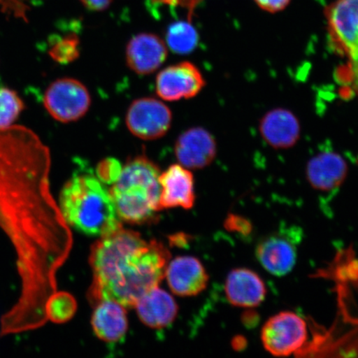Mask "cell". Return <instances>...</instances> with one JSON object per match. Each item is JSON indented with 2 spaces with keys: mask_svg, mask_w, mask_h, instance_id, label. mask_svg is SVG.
Masks as SVG:
<instances>
[{
  "mask_svg": "<svg viewBox=\"0 0 358 358\" xmlns=\"http://www.w3.org/2000/svg\"><path fill=\"white\" fill-rule=\"evenodd\" d=\"M51 154L32 129H0V228L16 252L20 285L38 288L69 257L71 235L49 183Z\"/></svg>",
  "mask_w": 358,
  "mask_h": 358,
  "instance_id": "obj_1",
  "label": "cell"
},
{
  "mask_svg": "<svg viewBox=\"0 0 358 358\" xmlns=\"http://www.w3.org/2000/svg\"><path fill=\"white\" fill-rule=\"evenodd\" d=\"M169 250L156 241L150 243L131 230L116 231L93 245L90 264L93 284L90 299L95 304L111 299L133 308L164 279Z\"/></svg>",
  "mask_w": 358,
  "mask_h": 358,
  "instance_id": "obj_2",
  "label": "cell"
},
{
  "mask_svg": "<svg viewBox=\"0 0 358 358\" xmlns=\"http://www.w3.org/2000/svg\"><path fill=\"white\" fill-rule=\"evenodd\" d=\"M59 209L67 225L85 235L103 237L122 228L110 190L92 174L79 173L66 182Z\"/></svg>",
  "mask_w": 358,
  "mask_h": 358,
  "instance_id": "obj_3",
  "label": "cell"
},
{
  "mask_svg": "<svg viewBox=\"0 0 358 358\" xmlns=\"http://www.w3.org/2000/svg\"><path fill=\"white\" fill-rule=\"evenodd\" d=\"M159 176L158 166L145 155L128 160L110 189L122 221L145 224L155 220L160 211Z\"/></svg>",
  "mask_w": 358,
  "mask_h": 358,
  "instance_id": "obj_4",
  "label": "cell"
},
{
  "mask_svg": "<svg viewBox=\"0 0 358 358\" xmlns=\"http://www.w3.org/2000/svg\"><path fill=\"white\" fill-rule=\"evenodd\" d=\"M325 13L332 47L348 58L358 79V0H336Z\"/></svg>",
  "mask_w": 358,
  "mask_h": 358,
  "instance_id": "obj_5",
  "label": "cell"
},
{
  "mask_svg": "<svg viewBox=\"0 0 358 358\" xmlns=\"http://www.w3.org/2000/svg\"><path fill=\"white\" fill-rule=\"evenodd\" d=\"M261 337L264 348L271 355L288 357L301 350L306 344L307 324L296 313L280 312L266 321Z\"/></svg>",
  "mask_w": 358,
  "mask_h": 358,
  "instance_id": "obj_6",
  "label": "cell"
},
{
  "mask_svg": "<svg viewBox=\"0 0 358 358\" xmlns=\"http://www.w3.org/2000/svg\"><path fill=\"white\" fill-rule=\"evenodd\" d=\"M92 98L88 90L79 80L61 78L49 85L43 96V105L48 114L57 122H77L87 114Z\"/></svg>",
  "mask_w": 358,
  "mask_h": 358,
  "instance_id": "obj_7",
  "label": "cell"
},
{
  "mask_svg": "<svg viewBox=\"0 0 358 358\" xmlns=\"http://www.w3.org/2000/svg\"><path fill=\"white\" fill-rule=\"evenodd\" d=\"M172 113L162 101L141 98L132 102L127 111V125L134 136L144 141L162 138L171 127Z\"/></svg>",
  "mask_w": 358,
  "mask_h": 358,
  "instance_id": "obj_8",
  "label": "cell"
},
{
  "mask_svg": "<svg viewBox=\"0 0 358 358\" xmlns=\"http://www.w3.org/2000/svg\"><path fill=\"white\" fill-rule=\"evenodd\" d=\"M205 87L201 71L189 62L161 71L156 78V92L161 99L176 101L194 97Z\"/></svg>",
  "mask_w": 358,
  "mask_h": 358,
  "instance_id": "obj_9",
  "label": "cell"
},
{
  "mask_svg": "<svg viewBox=\"0 0 358 358\" xmlns=\"http://www.w3.org/2000/svg\"><path fill=\"white\" fill-rule=\"evenodd\" d=\"M348 168L343 157L333 149H325L313 155L306 166V177L313 189L333 192L341 186Z\"/></svg>",
  "mask_w": 358,
  "mask_h": 358,
  "instance_id": "obj_10",
  "label": "cell"
},
{
  "mask_svg": "<svg viewBox=\"0 0 358 358\" xmlns=\"http://www.w3.org/2000/svg\"><path fill=\"white\" fill-rule=\"evenodd\" d=\"M164 277L172 292L182 297L203 292L209 280L203 264L189 256L178 257L169 262Z\"/></svg>",
  "mask_w": 358,
  "mask_h": 358,
  "instance_id": "obj_11",
  "label": "cell"
},
{
  "mask_svg": "<svg viewBox=\"0 0 358 358\" xmlns=\"http://www.w3.org/2000/svg\"><path fill=\"white\" fill-rule=\"evenodd\" d=\"M256 255L267 272L275 276H284L292 271L296 264V244L288 232H279L259 241Z\"/></svg>",
  "mask_w": 358,
  "mask_h": 358,
  "instance_id": "obj_12",
  "label": "cell"
},
{
  "mask_svg": "<svg viewBox=\"0 0 358 358\" xmlns=\"http://www.w3.org/2000/svg\"><path fill=\"white\" fill-rule=\"evenodd\" d=\"M159 210L182 208L190 209L195 201L194 176L181 164H173L160 173Z\"/></svg>",
  "mask_w": 358,
  "mask_h": 358,
  "instance_id": "obj_13",
  "label": "cell"
},
{
  "mask_svg": "<svg viewBox=\"0 0 358 358\" xmlns=\"http://www.w3.org/2000/svg\"><path fill=\"white\" fill-rule=\"evenodd\" d=\"M176 155L183 167L192 169L207 167L217 155L216 141L205 129L191 128L178 137Z\"/></svg>",
  "mask_w": 358,
  "mask_h": 358,
  "instance_id": "obj_14",
  "label": "cell"
},
{
  "mask_svg": "<svg viewBox=\"0 0 358 358\" xmlns=\"http://www.w3.org/2000/svg\"><path fill=\"white\" fill-rule=\"evenodd\" d=\"M259 133L268 145L285 150L297 144L301 127L297 116L285 108H275L263 115L259 122Z\"/></svg>",
  "mask_w": 358,
  "mask_h": 358,
  "instance_id": "obj_15",
  "label": "cell"
},
{
  "mask_svg": "<svg viewBox=\"0 0 358 358\" xmlns=\"http://www.w3.org/2000/svg\"><path fill=\"white\" fill-rule=\"evenodd\" d=\"M167 56V45L154 34H137L127 45V64L138 75L155 73L166 60Z\"/></svg>",
  "mask_w": 358,
  "mask_h": 358,
  "instance_id": "obj_16",
  "label": "cell"
},
{
  "mask_svg": "<svg viewBox=\"0 0 358 358\" xmlns=\"http://www.w3.org/2000/svg\"><path fill=\"white\" fill-rule=\"evenodd\" d=\"M266 292L265 282L250 268H234L227 277L225 293L232 306L245 308L257 307L265 301Z\"/></svg>",
  "mask_w": 358,
  "mask_h": 358,
  "instance_id": "obj_17",
  "label": "cell"
},
{
  "mask_svg": "<svg viewBox=\"0 0 358 358\" xmlns=\"http://www.w3.org/2000/svg\"><path fill=\"white\" fill-rule=\"evenodd\" d=\"M125 308L122 304L111 299H102L95 303L92 325L98 338L110 344L124 341L128 331Z\"/></svg>",
  "mask_w": 358,
  "mask_h": 358,
  "instance_id": "obj_18",
  "label": "cell"
},
{
  "mask_svg": "<svg viewBox=\"0 0 358 358\" xmlns=\"http://www.w3.org/2000/svg\"><path fill=\"white\" fill-rule=\"evenodd\" d=\"M134 308L142 323L155 329L168 328L176 320L178 312L174 299L159 287L145 294Z\"/></svg>",
  "mask_w": 358,
  "mask_h": 358,
  "instance_id": "obj_19",
  "label": "cell"
},
{
  "mask_svg": "<svg viewBox=\"0 0 358 358\" xmlns=\"http://www.w3.org/2000/svg\"><path fill=\"white\" fill-rule=\"evenodd\" d=\"M199 36L192 22L178 21L169 26L166 34L168 47L177 55H189L198 47Z\"/></svg>",
  "mask_w": 358,
  "mask_h": 358,
  "instance_id": "obj_20",
  "label": "cell"
},
{
  "mask_svg": "<svg viewBox=\"0 0 358 358\" xmlns=\"http://www.w3.org/2000/svg\"><path fill=\"white\" fill-rule=\"evenodd\" d=\"M25 108L19 94L8 87H0V129L10 128Z\"/></svg>",
  "mask_w": 358,
  "mask_h": 358,
  "instance_id": "obj_21",
  "label": "cell"
},
{
  "mask_svg": "<svg viewBox=\"0 0 358 358\" xmlns=\"http://www.w3.org/2000/svg\"><path fill=\"white\" fill-rule=\"evenodd\" d=\"M77 308L78 303L73 295L57 291L47 304L48 320L56 324L66 323L73 319Z\"/></svg>",
  "mask_w": 358,
  "mask_h": 358,
  "instance_id": "obj_22",
  "label": "cell"
},
{
  "mask_svg": "<svg viewBox=\"0 0 358 358\" xmlns=\"http://www.w3.org/2000/svg\"><path fill=\"white\" fill-rule=\"evenodd\" d=\"M79 38L75 34L57 37L52 40L48 53L58 64H70L79 57Z\"/></svg>",
  "mask_w": 358,
  "mask_h": 358,
  "instance_id": "obj_23",
  "label": "cell"
},
{
  "mask_svg": "<svg viewBox=\"0 0 358 358\" xmlns=\"http://www.w3.org/2000/svg\"><path fill=\"white\" fill-rule=\"evenodd\" d=\"M120 161L113 158H108L101 161L98 164L96 172L97 178L103 183L114 185L117 181L122 170Z\"/></svg>",
  "mask_w": 358,
  "mask_h": 358,
  "instance_id": "obj_24",
  "label": "cell"
},
{
  "mask_svg": "<svg viewBox=\"0 0 358 358\" xmlns=\"http://www.w3.org/2000/svg\"><path fill=\"white\" fill-rule=\"evenodd\" d=\"M29 0H0L2 11L15 19L28 21Z\"/></svg>",
  "mask_w": 358,
  "mask_h": 358,
  "instance_id": "obj_25",
  "label": "cell"
},
{
  "mask_svg": "<svg viewBox=\"0 0 358 358\" xmlns=\"http://www.w3.org/2000/svg\"><path fill=\"white\" fill-rule=\"evenodd\" d=\"M151 1L155 3L163 4V6L185 8L187 13V21L192 22L196 7L203 0H151Z\"/></svg>",
  "mask_w": 358,
  "mask_h": 358,
  "instance_id": "obj_26",
  "label": "cell"
},
{
  "mask_svg": "<svg viewBox=\"0 0 358 358\" xmlns=\"http://www.w3.org/2000/svg\"><path fill=\"white\" fill-rule=\"evenodd\" d=\"M257 6L268 13H277L285 10L291 0H254Z\"/></svg>",
  "mask_w": 358,
  "mask_h": 358,
  "instance_id": "obj_27",
  "label": "cell"
},
{
  "mask_svg": "<svg viewBox=\"0 0 358 358\" xmlns=\"http://www.w3.org/2000/svg\"><path fill=\"white\" fill-rule=\"evenodd\" d=\"M87 10L101 12L107 10L110 6L112 0H79Z\"/></svg>",
  "mask_w": 358,
  "mask_h": 358,
  "instance_id": "obj_28",
  "label": "cell"
},
{
  "mask_svg": "<svg viewBox=\"0 0 358 358\" xmlns=\"http://www.w3.org/2000/svg\"><path fill=\"white\" fill-rule=\"evenodd\" d=\"M226 226L232 231L239 232L245 231V228L250 227L246 226V222L244 219L234 216V215H231V217L227 218Z\"/></svg>",
  "mask_w": 358,
  "mask_h": 358,
  "instance_id": "obj_29",
  "label": "cell"
}]
</instances>
